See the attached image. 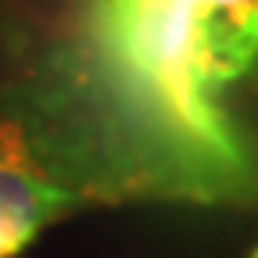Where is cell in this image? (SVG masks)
<instances>
[{
	"label": "cell",
	"mask_w": 258,
	"mask_h": 258,
	"mask_svg": "<svg viewBox=\"0 0 258 258\" xmlns=\"http://www.w3.org/2000/svg\"><path fill=\"white\" fill-rule=\"evenodd\" d=\"M254 64L258 0H83L22 125L79 205L251 208L226 90Z\"/></svg>",
	"instance_id": "cell-1"
},
{
	"label": "cell",
	"mask_w": 258,
	"mask_h": 258,
	"mask_svg": "<svg viewBox=\"0 0 258 258\" xmlns=\"http://www.w3.org/2000/svg\"><path fill=\"white\" fill-rule=\"evenodd\" d=\"M64 186L22 122L0 118V258L18 254L47 222L76 208Z\"/></svg>",
	"instance_id": "cell-2"
},
{
	"label": "cell",
	"mask_w": 258,
	"mask_h": 258,
	"mask_svg": "<svg viewBox=\"0 0 258 258\" xmlns=\"http://www.w3.org/2000/svg\"><path fill=\"white\" fill-rule=\"evenodd\" d=\"M251 258H258V251H254V254H251Z\"/></svg>",
	"instance_id": "cell-3"
}]
</instances>
